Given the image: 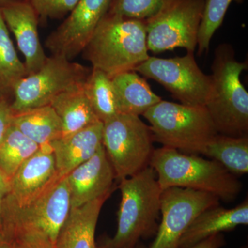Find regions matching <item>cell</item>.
<instances>
[{"mask_svg":"<svg viewBox=\"0 0 248 248\" xmlns=\"http://www.w3.org/2000/svg\"><path fill=\"white\" fill-rule=\"evenodd\" d=\"M146 22L107 14L101 19L82 53L92 68L112 77L134 71L149 58Z\"/></svg>","mask_w":248,"mask_h":248,"instance_id":"1","label":"cell"},{"mask_svg":"<svg viewBox=\"0 0 248 248\" xmlns=\"http://www.w3.org/2000/svg\"><path fill=\"white\" fill-rule=\"evenodd\" d=\"M122 200L117 228L112 237L103 238L99 248H135L142 239L156 235L162 190L151 166L119 181Z\"/></svg>","mask_w":248,"mask_h":248,"instance_id":"2","label":"cell"},{"mask_svg":"<svg viewBox=\"0 0 248 248\" xmlns=\"http://www.w3.org/2000/svg\"><path fill=\"white\" fill-rule=\"evenodd\" d=\"M211 69V91L205 107L217 133L248 137V93L240 79L248 62L238 61L232 46L222 44L215 50Z\"/></svg>","mask_w":248,"mask_h":248,"instance_id":"3","label":"cell"},{"mask_svg":"<svg viewBox=\"0 0 248 248\" xmlns=\"http://www.w3.org/2000/svg\"><path fill=\"white\" fill-rule=\"evenodd\" d=\"M149 166L156 172L161 190L169 187L202 191L225 202L239 195L241 183L219 163L195 155H186L163 146L155 149Z\"/></svg>","mask_w":248,"mask_h":248,"instance_id":"4","label":"cell"},{"mask_svg":"<svg viewBox=\"0 0 248 248\" xmlns=\"http://www.w3.org/2000/svg\"><path fill=\"white\" fill-rule=\"evenodd\" d=\"M151 125L154 141L187 154H203L217 135L205 107H190L162 100L143 115Z\"/></svg>","mask_w":248,"mask_h":248,"instance_id":"5","label":"cell"},{"mask_svg":"<svg viewBox=\"0 0 248 248\" xmlns=\"http://www.w3.org/2000/svg\"><path fill=\"white\" fill-rule=\"evenodd\" d=\"M153 142L150 126L139 116L118 113L103 122L102 144L117 180L149 166Z\"/></svg>","mask_w":248,"mask_h":248,"instance_id":"6","label":"cell"},{"mask_svg":"<svg viewBox=\"0 0 248 248\" xmlns=\"http://www.w3.org/2000/svg\"><path fill=\"white\" fill-rule=\"evenodd\" d=\"M91 68L61 55L47 57L43 66L24 78L11 103L14 112L50 105L58 94L86 82Z\"/></svg>","mask_w":248,"mask_h":248,"instance_id":"7","label":"cell"},{"mask_svg":"<svg viewBox=\"0 0 248 248\" xmlns=\"http://www.w3.org/2000/svg\"><path fill=\"white\" fill-rule=\"evenodd\" d=\"M205 0H170L158 14L147 19V46L161 53L176 48L195 53Z\"/></svg>","mask_w":248,"mask_h":248,"instance_id":"8","label":"cell"},{"mask_svg":"<svg viewBox=\"0 0 248 248\" xmlns=\"http://www.w3.org/2000/svg\"><path fill=\"white\" fill-rule=\"evenodd\" d=\"M71 210V195L66 177H60L27 206H2L0 232L25 230L42 234L55 244Z\"/></svg>","mask_w":248,"mask_h":248,"instance_id":"9","label":"cell"},{"mask_svg":"<svg viewBox=\"0 0 248 248\" xmlns=\"http://www.w3.org/2000/svg\"><path fill=\"white\" fill-rule=\"evenodd\" d=\"M134 71L157 81L184 105L205 107L208 102L211 78L200 69L193 53L169 59L150 56Z\"/></svg>","mask_w":248,"mask_h":248,"instance_id":"10","label":"cell"},{"mask_svg":"<svg viewBox=\"0 0 248 248\" xmlns=\"http://www.w3.org/2000/svg\"><path fill=\"white\" fill-rule=\"evenodd\" d=\"M219 198L213 194L172 187L162 191L161 221L149 248H179L186 230L203 210L219 205Z\"/></svg>","mask_w":248,"mask_h":248,"instance_id":"11","label":"cell"},{"mask_svg":"<svg viewBox=\"0 0 248 248\" xmlns=\"http://www.w3.org/2000/svg\"><path fill=\"white\" fill-rule=\"evenodd\" d=\"M112 0H79L68 17L47 37L52 55L72 60L81 53L97 24L108 12Z\"/></svg>","mask_w":248,"mask_h":248,"instance_id":"12","label":"cell"},{"mask_svg":"<svg viewBox=\"0 0 248 248\" xmlns=\"http://www.w3.org/2000/svg\"><path fill=\"white\" fill-rule=\"evenodd\" d=\"M60 178L50 146L40 147L10 181L3 206L20 208L37 200Z\"/></svg>","mask_w":248,"mask_h":248,"instance_id":"13","label":"cell"},{"mask_svg":"<svg viewBox=\"0 0 248 248\" xmlns=\"http://www.w3.org/2000/svg\"><path fill=\"white\" fill-rule=\"evenodd\" d=\"M0 13L25 58L28 76L39 71L47 57L38 35V16L27 0H0Z\"/></svg>","mask_w":248,"mask_h":248,"instance_id":"14","label":"cell"},{"mask_svg":"<svg viewBox=\"0 0 248 248\" xmlns=\"http://www.w3.org/2000/svg\"><path fill=\"white\" fill-rule=\"evenodd\" d=\"M66 177L71 195V209L79 208L112 192L116 179L103 145L93 157L73 170Z\"/></svg>","mask_w":248,"mask_h":248,"instance_id":"15","label":"cell"},{"mask_svg":"<svg viewBox=\"0 0 248 248\" xmlns=\"http://www.w3.org/2000/svg\"><path fill=\"white\" fill-rule=\"evenodd\" d=\"M102 130L103 122H97L50 143L59 177H66L97 153L103 145Z\"/></svg>","mask_w":248,"mask_h":248,"instance_id":"16","label":"cell"},{"mask_svg":"<svg viewBox=\"0 0 248 248\" xmlns=\"http://www.w3.org/2000/svg\"><path fill=\"white\" fill-rule=\"evenodd\" d=\"M248 224V200L234 208L211 207L203 210L192 222L180 240L179 248L191 247L213 235Z\"/></svg>","mask_w":248,"mask_h":248,"instance_id":"17","label":"cell"},{"mask_svg":"<svg viewBox=\"0 0 248 248\" xmlns=\"http://www.w3.org/2000/svg\"><path fill=\"white\" fill-rule=\"evenodd\" d=\"M112 192L71 209L57 239L56 248H99L95 241L98 218Z\"/></svg>","mask_w":248,"mask_h":248,"instance_id":"18","label":"cell"},{"mask_svg":"<svg viewBox=\"0 0 248 248\" xmlns=\"http://www.w3.org/2000/svg\"><path fill=\"white\" fill-rule=\"evenodd\" d=\"M111 81L118 113L140 117L162 99L137 72L120 73L112 77Z\"/></svg>","mask_w":248,"mask_h":248,"instance_id":"19","label":"cell"},{"mask_svg":"<svg viewBox=\"0 0 248 248\" xmlns=\"http://www.w3.org/2000/svg\"><path fill=\"white\" fill-rule=\"evenodd\" d=\"M84 84L62 93L50 103L61 120L62 137L101 122L86 95Z\"/></svg>","mask_w":248,"mask_h":248,"instance_id":"20","label":"cell"},{"mask_svg":"<svg viewBox=\"0 0 248 248\" xmlns=\"http://www.w3.org/2000/svg\"><path fill=\"white\" fill-rule=\"evenodd\" d=\"M13 125L40 147L62 137V124L51 106L15 112Z\"/></svg>","mask_w":248,"mask_h":248,"instance_id":"21","label":"cell"},{"mask_svg":"<svg viewBox=\"0 0 248 248\" xmlns=\"http://www.w3.org/2000/svg\"><path fill=\"white\" fill-rule=\"evenodd\" d=\"M219 163L234 176L248 172V136L217 134L205 146L203 154Z\"/></svg>","mask_w":248,"mask_h":248,"instance_id":"22","label":"cell"},{"mask_svg":"<svg viewBox=\"0 0 248 248\" xmlns=\"http://www.w3.org/2000/svg\"><path fill=\"white\" fill-rule=\"evenodd\" d=\"M27 76L25 64L18 58L0 13V99L11 103L15 90Z\"/></svg>","mask_w":248,"mask_h":248,"instance_id":"23","label":"cell"},{"mask_svg":"<svg viewBox=\"0 0 248 248\" xmlns=\"http://www.w3.org/2000/svg\"><path fill=\"white\" fill-rule=\"evenodd\" d=\"M40 148L35 142L11 125L0 143V169L11 181L18 169Z\"/></svg>","mask_w":248,"mask_h":248,"instance_id":"24","label":"cell"},{"mask_svg":"<svg viewBox=\"0 0 248 248\" xmlns=\"http://www.w3.org/2000/svg\"><path fill=\"white\" fill-rule=\"evenodd\" d=\"M84 89L99 121L106 122L118 114L112 81L105 73L91 68Z\"/></svg>","mask_w":248,"mask_h":248,"instance_id":"25","label":"cell"},{"mask_svg":"<svg viewBox=\"0 0 248 248\" xmlns=\"http://www.w3.org/2000/svg\"><path fill=\"white\" fill-rule=\"evenodd\" d=\"M242 0H205L203 16L198 33V55L208 53L210 42L221 24L231 3Z\"/></svg>","mask_w":248,"mask_h":248,"instance_id":"26","label":"cell"},{"mask_svg":"<svg viewBox=\"0 0 248 248\" xmlns=\"http://www.w3.org/2000/svg\"><path fill=\"white\" fill-rule=\"evenodd\" d=\"M170 0H112L108 14L146 21Z\"/></svg>","mask_w":248,"mask_h":248,"instance_id":"27","label":"cell"},{"mask_svg":"<svg viewBox=\"0 0 248 248\" xmlns=\"http://www.w3.org/2000/svg\"><path fill=\"white\" fill-rule=\"evenodd\" d=\"M35 10L39 20L61 19L70 14L79 0H27Z\"/></svg>","mask_w":248,"mask_h":248,"instance_id":"28","label":"cell"},{"mask_svg":"<svg viewBox=\"0 0 248 248\" xmlns=\"http://www.w3.org/2000/svg\"><path fill=\"white\" fill-rule=\"evenodd\" d=\"M0 234L10 241L14 248H56L50 240L34 232L15 229Z\"/></svg>","mask_w":248,"mask_h":248,"instance_id":"29","label":"cell"},{"mask_svg":"<svg viewBox=\"0 0 248 248\" xmlns=\"http://www.w3.org/2000/svg\"><path fill=\"white\" fill-rule=\"evenodd\" d=\"M14 111L11 102L0 99V143L2 141L9 129L13 125Z\"/></svg>","mask_w":248,"mask_h":248,"instance_id":"30","label":"cell"},{"mask_svg":"<svg viewBox=\"0 0 248 248\" xmlns=\"http://www.w3.org/2000/svg\"><path fill=\"white\" fill-rule=\"evenodd\" d=\"M226 244L224 235L223 233L216 234L210 236L208 239L201 241L187 248H221Z\"/></svg>","mask_w":248,"mask_h":248,"instance_id":"31","label":"cell"},{"mask_svg":"<svg viewBox=\"0 0 248 248\" xmlns=\"http://www.w3.org/2000/svg\"><path fill=\"white\" fill-rule=\"evenodd\" d=\"M10 189V179L0 169V231L1 228V213H2L3 203Z\"/></svg>","mask_w":248,"mask_h":248,"instance_id":"32","label":"cell"},{"mask_svg":"<svg viewBox=\"0 0 248 248\" xmlns=\"http://www.w3.org/2000/svg\"><path fill=\"white\" fill-rule=\"evenodd\" d=\"M0 248H14L9 240L0 234Z\"/></svg>","mask_w":248,"mask_h":248,"instance_id":"33","label":"cell"},{"mask_svg":"<svg viewBox=\"0 0 248 248\" xmlns=\"http://www.w3.org/2000/svg\"><path fill=\"white\" fill-rule=\"evenodd\" d=\"M135 248H147L143 244H139Z\"/></svg>","mask_w":248,"mask_h":248,"instance_id":"34","label":"cell"}]
</instances>
